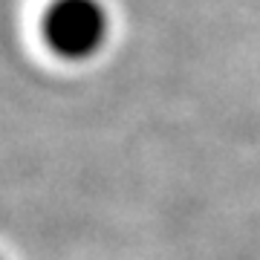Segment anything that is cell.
I'll use <instances>...</instances> for the list:
<instances>
[{
  "instance_id": "cell-1",
  "label": "cell",
  "mask_w": 260,
  "mask_h": 260,
  "mask_svg": "<svg viewBox=\"0 0 260 260\" xmlns=\"http://www.w3.org/2000/svg\"><path fill=\"white\" fill-rule=\"evenodd\" d=\"M41 35L52 55L90 61L110 38V12L102 0H52L41 18Z\"/></svg>"
}]
</instances>
